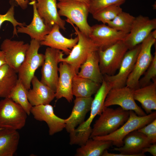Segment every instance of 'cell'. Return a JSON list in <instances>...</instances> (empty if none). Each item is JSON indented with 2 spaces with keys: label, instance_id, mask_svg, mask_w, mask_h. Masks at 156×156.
Instances as JSON below:
<instances>
[{
  "label": "cell",
  "instance_id": "8d00e7d4",
  "mask_svg": "<svg viewBox=\"0 0 156 156\" xmlns=\"http://www.w3.org/2000/svg\"><path fill=\"white\" fill-rule=\"evenodd\" d=\"M137 130L144 134L151 144L156 143V119Z\"/></svg>",
  "mask_w": 156,
  "mask_h": 156
},
{
  "label": "cell",
  "instance_id": "d590c367",
  "mask_svg": "<svg viewBox=\"0 0 156 156\" xmlns=\"http://www.w3.org/2000/svg\"><path fill=\"white\" fill-rule=\"evenodd\" d=\"M14 6L12 5L5 14H0V29L4 22L5 21H8L11 23L13 26V36L15 35L18 36L16 26H25L26 25L25 23H21L17 21L14 18ZM1 38L0 37V38Z\"/></svg>",
  "mask_w": 156,
  "mask_h": 156
},
{
  "label": "cell",
  "instance_id": "484cf974",
  "mask_svg": "<svg viewBox=\"0 0 156 156\" xmlns=\"http://www.w3.org/2000/svg\"><path fill=\"white\" fill-rule=\"evenodd\" d=\"M20 138L17 130H0V156H13L17 149Z\"/></svg>",
  "mask_w": 156,
  "mask_h": 156
},
{
  "label": "cell",
  "instance_id": "5bb4252c",
  "mask_svg": "<svg viewBox=\"0 0 156 156\" xmlns=\"http://www.w3.org/2000/svg\"><path fill=\"white\" fill-rule=\"evenodd\" d=\"M29 44L23 41L6 39L2 43L0 49L4 53L6 64L18 73L24 61Z\"/></svg>",
  "mask_w": 156,
  "mask_h": 156
},
{
  "label": "cell",
  "instance_id": "ffe728a7",
  "mask_svg": "<svg viewBox=\"0 0 156 156\" xmlns=\"http://www.w3.org/2000/svg\"><path fill=\"white\" fill-rule=\"evenodd\" d=\"M60 29L57 24L53 25L50 32L40 42V44L62 51L68 55L71 49L77 44L78 38L77 36L70 38L65 37L60 32Z\"/></svg>",
  "mask_w": 156,
  "mask_h": 156
},
{
  "label": "cell",
  "instance_id": "b9f144b4",
  "mask_svg": "<svg viewBox=\"0 0 156 156\" xmlns=\"http://www.w3.org/2000/svg\"><path fill=\"white\" fill-rule=\"evenodd\" d=\"M2 128H0V130L1 129H2Z\"/></svg>",
  "mask_w": 156,
  "mask_h": 156
},
{
  "label": "cell",
  "instance_id": "3957f363",
  "mask_svg": "<svg viewBox=\"0 0 156 156\" xmlns=\"http://www.w3.org/2000/svg\"><path fill=\"white\" fill-rule=\"evenodd\" d=\"M57 7L60 16L66 17L81 31L88 36L91 26L88 22L89 12L87 5L77 1L65 0L59 1Z\"/></svg>",
  "mask_w": 156,
  "mask_h": 156
},
{
  "label": "cell",
  "instance_id": "4316f807",
  "mask_svg": "<svg viewBox=\"0 0 156 156\" xmlns=\"http://www.w3.org/2000/svg\"><path fill=\"white\" fill-rule=\"evenodd\" d=\"M17 73L6 64L0 67V97L9 98L18 79Z\"/></svg>",
  "mask_w": 156,
  "mask_h": 156
},
{
  "label": "cell",
  "instance_id": "4dcf8cb0",
  "mask_svg": "<svg viewBox=\"0 0 156 156\" xmlns=\"http://www.w3.org/2000/svg\"><path fill=\"white\" fill-rule=\"evenodd\" d=\"M135 17L129 13L122 11L109 22L107 25L117 31L129 34Z\"/></svg>",
  "mask_w": 156,
  "mask_h": 156
},
{
  "label": "cell",
  "instance_id": "cb8c5ba5",
  "mask_svg": "<svg viewBox=\"0 0 156 156\" xmlns=\"http://www.w3.org/2000/svg\"><path fill=\"white\" fill-rule=\"evenodd\" d=\"M97 51L92 52L88 54L81 66L80 70L77 75L79 77L101 84L103 79V75L100 69Z\"/></svg>",
  "mask_w": 156,
  "mask_h": 156
},
{
  "label": "cell",
  "instance_id": "30bf717a",
  "mask_svg": "<svg viewBox=\"0 0 156 156\" xmlns=\"http://www.w3.org/2000/svg\"><path fill=\"white\" fill-rule=\"evenodd\" d=\"M140 49V44L127 52L117 74L103 75V79L111 89L126 86L127 79L133 70Z\"/></svg>",
  "mask_w": 156,
  "mask_h": 156
},
{
  "label": "cell",
  "instance_id": "7402d4cb",
  "mask_svg": "<svg viewBox=\"0 0 156 156\" xmlns=\"http://www.w3.org/2000/svg\"><path fill=\"white\" fill-rule=\"evenodd\" d=\"M32 89L27 92L28 100L32 106L49 103L55 98V92L40 81L35 76L32 78Z\"/></svg>",
  "mask_w": 156,
  "mask_h": 156
},
{
  "label": "cell",
  "instance_id": "ac0fdd59",
  "mask_svg": "<svg viewBox=\"0 0 156 156\" xmlns=\"http://www.w3.org/2000/svg\"><path fill=\"white\" fill-rule=\"evenodd\" d=\"M29 4L32 5L33 16L31 23L28 25L18 26L16 27L17 33L27 34L32 39L40 42L43 40L46 35L51 31L52 27L46 24L39 15L36 6V0H30Z\"/></svg>",
  "mask_w": 156,
  "mask_h": 156
},
{
  "label": "cell",
  "instance_id": "83f0119b",
  "mask_svg": "<svg viewBox=\"0 0 156 156\" xmlns=\"http://www.w3.org/2000/svg\"><path fill=\"white\" fill-rule=\"evenodd\" d=\"M101 83L78 76L76 74L72 82V93L76 97H88L95 94Z\"/></svg>",
  "mask_w": 156,
  "mask_h": 156
},
{
  "label": "cell",
  "instance_id": "f546056e",
  "mask_svg": "<svg viewBox=\"0 0 156 156\" xmlns=\"http://www.w3.org/2000/svg\"><path fill=\"white\" fill-rule=\"evenodd\" d=\"M28 91L21 81L18 79L17 83L11 92L9 98L19 104L25 111L28 115L31 113L32 106L28 99Z\"/></svg>",
  "mask_w": 156,
  "mask_h": 156
},
{
  "label": "cell",
  "instance_id": "44dd1931",
  "mask_svg": "<svg viewBox=\"0 0 156 156\" xmlns=\"http://www.w3.org/2000/svg\"><path fill=\"white\" fill-rule=\"evenodd\" d=\"M57 0H36V7L39 15L46 24L51 27L57 24L60 29L65 30V21L59 14Z\"/></svg>",
  "mask_w": 156,
  "mask_h": 156
},
{
  "label": "cell",
  "instance_id": "d6986e66",
  "mask_svg": "<svg viewBox=\"0 0 156 156\" xmlns=\"http://www.w3.org/2000/svg\"><path fill=\"white\" fill-rule=\"evenodd\" d=\"M93 99L92 96L76 97L70 115L66 119L65 129L67 132L70 133L85 121L86 114L90 111Z\"/></svg>",
  "mask_w": 156,
  "mask_h": 156
},
{
  "label": "cell",
  "instance_id": "ab89813d",
  "mask_svg": "<svg viewBox=\"0 0 156 156\" xmlns=\"http://www.w3.org/2000/svg\"><path fill=\"white\" fill-rule=\"evenodd\" d=\"M15 1L22 8H25L27 7L28 0H15Z\"/></svg>",
  "mask_w": 156,
  "mask_h": 156
},
{
  "label": "cell",
  "instance_id": "e0dca14e",
  "mask_svg": "<svg viewBox=\"0 0 156 156\" xmlns=\"http://www.w3.org/2000/svg\"><path fill=\"white\" fill-rule=\"evenodd\" d=\"M151 144L144 134L135 130L124 138L122 146L114 148L113 150L127 156H144L145 155L142 153V149Z\"/></svg>",
  "mask_w": 156,
  "mask_h": 156
},
{
  "label": "cell",
  "instance_id": "ba28073f",
  "mask_svg": "<svg viewBox=\"0 0 156 156\" xmlns=\"http://www.w3.org/2000/svg\"><path fill=\"white\" fill-rule=\"evenodd\" d=\"M129 50L124 40L120 41L104 50H98L99 65L102 74H115Z\"/></svg>",
  "mask_w": 156,
  "mask_h": 156
},
{
  "label": "cell",
  "instance_id": "277c9868",
  "mask_svg": "<svg viewBox=\"0 0 156 156\" xmlns=\"http://www.w3.org/2000/svg\"><path fill=\"white\" fill-rule=\"evenodd\" d=\"M66 21L74 28L75 33L78 38L77 44L73 47L68 55L64 57L61 56L59 62H65L70 65L75 70L77 74L81 65L84 62L90 53L97 51L99 49L89 37L81 31L68 19Z\"/></svg>",
  "mask_w": 156,
  "mask_h": 156
},
{
  "label": "cell",
  "instance_id": "8992f818",
  "mask_svg": "<svg viewBox=\"0 0 156 156\" xmlns=\"http://www.w3.org/2000/svg\"><path fill=\"white\" fill-rule=\"evenodd\" d=\"M27 115L21 106L10 98L0 101V128L21 129L25 124Z\"/></svg>",
  "mask_w": 156,
  "mask_h": 156
},
{
  "label": "cell",
  "instance_id": "6da1fadb",
  "mask_svg": "<svg viewBox=\"0 0 156 156\" xmlns=\"http://www.w3.org/2000/svg\"><path fill=\"white\" fill-rule=\"evenodd\" d=\"M129 111L120 107L115 109L105 107L92 128L90 138L111 133L118 129L129 118Z\"/></svg>",
  "mask_w": 156,
  "mask_h": 156
},
{
  "label": "cell",
  "instance_id": "9a60e30c",
  "mask_svg": "<svg viewBox=\"0 0 156 156\" xmlns=\"http://www.w3.org/2000/svg\"><path fill=\"white\" fill-rule=\"evenodd\" d=\"M30 112L36 120L46 123L50 135H53L65 128L66 119L57 116L54 113L53 107L49 104L32 106Z\"/></svg>",
  "mask_w": 156,
  "mask_h": 156
},
{
  "label": "cell",
  "instance_id": "d4e9b609",
  "mask_svg": "<svg viewBox=\"0 0 156 156\" xmlns=\"http://www.w3.org/2000/svg\"><path fill=\"white\" fill-rule=\"evenodd\" d=\"M133 95L135 100L141 104L146 114L156 110V81L145 86L134 90Z\"/></svg>",
  "mask_w": 156,
  "mask_h": 156
},
{
  "label": "cell",
  "instance_id": "8fae6325",
  "mask_svg": "<svg viewBox=\"0 0 156 156\" xmlns=\"http://www.w3.org/2000/svg\"><path fill=\"white\" fill-rule=\"evenodd\" d=\"M63 53L61 51L48 47L45 50V59L42 66L40 81L55 92L59 78L58 64L60 57L64 55Z\"/></svg>",
  "mask_w": 156,
  "mask_h": 156
},
{
  "label": "cell",
  "instance_id": "7c38bea8",
  "mask_svg": "<svg viewBox=\"0 0 156 156\" xmlns=\"http://www.w3.org/2000/svg\"><path fill=\"white\" fill-rule=\"evenodd\" d=\"M156 28V18L142 15L135 17L130 31L124 40L129 49L141 44Z\"/></svg>",
  "mask_w": 156,
  "mask_h": 156
},
{
  "label": "cell",
  "instance_id": "60d3db41",
  "mask_svg": "<svg viewBox=\"0 0 156 156\" xmlns=\"http://www.w3.org/2000/svg\"><path fill=\"white\" fill-rule=\"evenodd\" d=\"M59 1H65V0H74L81 2L83 3L86 5H87L88 7L89 6V3L90 2V0H57Z\"/></svg>",
  "mask_w": 156,
  "mask_h": 156
},
{
  "label": "cell",
  "instance_id": "7a4b0ae2",
  "mask_svg": "<svg viewBox=\"0 0 156 156\" xmlns=\"http://www.w3.org/2000/svg\"><path fill=\"white\" fill-rule=\"evenodd\" d=\"M156 119L154 111L144 116H139L133 111H129L128 118L123 125L114 132L107 135L94 136L93 139L112 141V145L120 147L123 145L124 138L130 133L141 128Z\"/></svg>",
  "mask_w": 156,
  "mask_h": 156
},
{
  "label": "cell",
  "instance_id": "1f68e13d",
  "mask_svg": "<svg viewBox=\"0 0 156 156\" xmlns=\"http://www.w3.org/2000/svg\"><path fill=\"white\" fill-rule=\"evenodd\" d=\"M122 11L120 5H113L105 8L92 14L94 19L103 24H107Z\"/></svg>",
  "mask_w": 156,
  "mask_h": 156
},
{
  "label": "cell",
  "instance_id": "d6a6232c",
  "mask_svg": "<svg viewBox=\"0 0 156 156\" xmlns=\"http://www.w3.org/2000/svg\"><path fill=\"white\" fill-rule=\"evenodd\" d=\"M91 127L83 131H78L75 129L70 133V142L71 145H78L81 146L84 145L90 138L92 132Z\"/></svg>",
  "mask_w": 156,
  "mask_h": 156
},
{
  "label": "cell",
  "instance_id": "603a6c76",
  "mask_svg": "<svg viewBox=\"0 0 156 156\" xmlns=\"http://www.w3.org/2000/svg\"><path fill=\"white\" fill-rule=\"evenodd\" d=\"M110 86L103 79L101 86L93 98L90 109L89 117L79 125L76 130L78 131L85 130L91 127L93 120L97 115H99L104 108V104L107 95L111 89Z\"/></svg>",
  "mask_w": 156,
  "mask_h": 156
},
{
  "label": "cell",
  "instance_id": "74e56055",
  "mask_svg": "<svg viewBox=\"0 0 156 156\" xmlns=\"http://www.w3.org/2000/svg\"><path fill=\"white\" fill-rule=\"evenodd\" d=\"M148 152L153 156H156V143L151 144L149 145L144 148L142 150V153L145 154Z\"/></svg>",
  "mask_w": 156,
  "mask_h": 156
},
{
  "label": "cell",
  "instance_id": "e575fe53",
  "mask_svg": "<svg viewBox=\"0 0 156 156\" xmlns=\"http://www.w3.org/2000/svg\"><path fill=\"white\" fill-rule=\"evenodd\" d=\"M144 76L139 79V88L146 86L150 83L151 80H156V52L153 56V60L145 72Z\"/></svg>",
  "mask_w": 156,
  "mask_h": 156
},
{
  "label": "cell",
  "instance_id": "2e32d148",
  "mask_svg": "<svg viewBox=\"0 0 156 156\" xmlns=\"http://www.w3.org/2000/svg\"><path fill=\"white\" fill-rule=\"evenodd\" d=\"M58 71L60 75L55 92V98L57 100L64 98L68 102H71L73 99L72 82L74 76L76 74L75 70L68 64L61 62Z\"/></svg>",
  "mask_w": 156,
  "mask_h": 156
},
{
  "label": "cell",
  "instance_id": "4fadbf2b",
  "mask_svg": "<svg viewBox=\"0 0 156 156\" xmlns=\"http://www.w3.org/2000/svg\"><path fill=\"white\" fill-rule=\"evenodd\" d=\"M128 34L117 31L103 24L91 26L88 37L99 50H104L120 41L124 40Z\"/></svg>",
  "mask_w": 156,
  "mask_h": 156
},
{
  "label": "cell",
  "instance_id": "9c48e42d",
  "mask_svg": "<svg viewBox=\"0 0 156 156\" xmlns=\"http://www.w3.org/2000/svg\"><path fill=\"white\" fill-rule=\"evenodd\" d=\"M134 90L127 86L111 89L106 98L104 107L116 105L125 110L133 111L138 116L146 115L136 103L133 95Z\"/></svg>",
  "mask_w": 156,
  "mask_h": 156
},
{
  "label": "cell",
  "instance_id": "836d02e7",
  "mask_svg": "<svg viewBox=\"0 0 156 156\" xmlns=\"http://www.w3.org/2000/svg\"><path fill=\"white\" fill-rule=\"evenodd\" d=\"M126 0H90L89 8V13L92 14L107 7L120 5Z\"/></svg>",
  "mask_w": 156,
  "mask_h": 156
},
{
  "label": "cell",
  "instance_id": "52a82bcc",
  "mask_svg": "<svg viewBox=\"0 0 156 156\" xmlns=\"http://www.w3.org/2000/svg\"><path fill=\"white\" fill-rule=\"evenodd\" d=\"M156 39L151 33L140 44V50L134 67L126 82L127 86L133 90L139 88V79L153 60L151 49L155 42Z\"/></svg>",
  "mask_w": 156,
  "mask_h": 156
},
{
  "label": "cell",
  "instance_id": "f1b7e54d",
  "mask_svg": "<svg viewBox=\"0 0 156 156\" xmlns=\"http://www.w3.org/2000/svg\"><path fill=\"white\" fill-rule=\"evenodd\" d=\"M112 145L109 140H101L90 138L84 145L77 149L76 156H101L104 152Z\"/></svg>",
  "mask_w": 156,
  "mask_h": 156
},
{
  "label": "cell",
  "instance_id": "f35d334b",
  "mask_svg": "<svg viewBox=\"0 0 156 156\" xmlns=\"http://www.w3.org/2000/svg\"><path fill=\"white\" fill-rule=\"evenodd\" d=\"M6 64L4 53L2 51H0V67Z\"/></svg>",
  "mask_w": 156,
  "mask_h": 156
},
{
  "label": "cell",
  "instance_id": "5b68a950",
  "mask_svg": "<svg viewBox=\"0 0 156 156\" xmlns=\"http://www.w3.org/2000/svg\"><path fill=\"white\" fill-rule=\"evenodd\" d=\"M40 46V41L31 40L25 58L18 72V79L27 90L30 89L35 71L42 66L44 60V55L38 53Z\"/></svg>",
  "mask_w": 156,
  "mask_h": 156
}]
</instances>
